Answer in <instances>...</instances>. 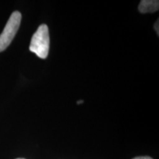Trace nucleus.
I'll return each mask as SVG.
<instances>
[{
  "mask_svg": "<svg viewBox=\"0 0 159 159\" xmlns=\"http://www.w3.org/2000/svg\"><path fill=\"white\" fill-rule=\"evenodd\" d=\"M49 28L47 25L43 24L32 37L30 50L40 58H47L49 50Z\"/></svg>",
  "mask_w": 159,
  "mask_h": 159,
  "instance_id": "obj_1",
  "label": "nucleus"
},
{
  "mask_svg": "<svg viewBox=\"0 0 159 159\" xmlns=\"http://www.w3.org/2000/svg\"><path fill=\"white\" fill-rule=\"evenodd\" d=\"M21 20V14L20 12L15 11L11 14L0 35V52L5 50L11 44L19 28Z\"/></svg>",
  "mask_w": 159,
  "mask_h": 159,
  "instance_id": "obj_2",
  "label": "nucleus"
},
{
  "mask_svg": "<svg viewBox=\"0 0 159 159\" xmlns=\"http://www.w3.org/2000/svg\"><path fill=\"white\" fill-rule=\"evenodd\" d=\"M159 2L158 0H142L139 5V11L142 13H154L158 11Z\"/></svg>",
  "mask_w": 159,
  "mask_h": 159,
  "instance_id": "obj_3",
  "label": "nucleus"
},
{
  "mask_svg": "<svg viewBox=\"0 0 159 159\" xmlns=\"http://www.w3.org/2000/svg\"><path fill=\"white\" fill-rule=\"evenodd\" d=\"M154 28H155V30L156 31V33H157V35H159V30H158V21H156V24H155V25H154Z\"/></svg>",
  "mask_w": 159,
  "mask_h": 159,
  "instance_id": "obj_4",
  "label": "nucleus"
},
{
  "mask_svg": "<svg viewBox=\"0 0 159 159\" xmlns=\"http://www.w3.org/2000/svg\"><path fill=\"white\" fill-rule=\"evenodd\" d=\"M133 159H153V158H152L151 157H149V156H138V157H135V158Z\"/></svg>",
  "mask_w": 159,
  "mask_h": 159,
  "instance_id": "obj_5",
  "label": "nucleus"
},
{
  "mask_svg": "<svg viewBox=\"0 0 159 159\" xmlns=\"http://www.w3.org/2000/svg\"><path fill=\"white\" fill-rule=\"evenodd\" d=\"M82 102H83V101H78V102H77V104H81Z\"/></svg>",
  "mask_w": 159,
  "mask_h": 159,
  "instance_id": "obj_6",
  "label": "nucleus"
},
{
  "mask_svg": "<svg viewBox=\"0 0 159 159\" xmlns=\"http://www.w3.org/2000/svg\"><path fill=\"white\" fill-rule=\"evenodd\" d=\"M16 159H25V158H16Z\"/></svg>",
  "mask_w": 159,
  "mask_h": 159,
  "instance_id": "obj_7",
  "label": "nucleus"
}]
</instances>
